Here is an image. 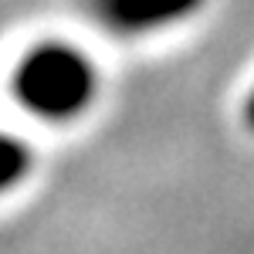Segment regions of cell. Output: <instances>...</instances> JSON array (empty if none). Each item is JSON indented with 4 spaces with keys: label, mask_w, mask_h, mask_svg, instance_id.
<instances>
[{
    "label": "cell",
    "mask_w": 254,
    "mask_h": 254,
    "mask_svg": "<svg viewBox=\"0 0 254 254\" xmlns=\"http://www.w3.org/2000/svg\"><path fill=\"white\" fill-rule=\"evenodd\" d=\"M207 0H92V14L105 31L142 38L196 17Z\"/></svg>",
    "instance_id": "2"
},
{
    "label": "cell",
    "mask_w": 254,
    "mask_h": 254,
    "mask_svg": "<svg viewBox=\"0 0 254 254\" xmlns=\"http://www.w3.org/2000/svg\"><path fill=\"white\" fill-rule=\"evenodd\" d=\"M10 92L27 116L41 122H75L98 98V68L78 44L44 38L24 48L10 68Z\"/></svg>",
    "instance_id": "1"
},
{
    "label": "cell",
    "mask_w": 254,
    "mask_h": 254,
    "mask_svg": "<svg viewBox=\"0 0 254 254\" xmlns=\"http://www.w3.org/2000/svg\"><path fill=\"white\" fill-rule=\"evenodd\" d=\"M34 170V149L14 132L0 129V196L14 193Z\"/></svg>",
    "instance_id": "3"
},
{
    "label": "cell",
    "mask_w": 254,
    "mask_h": 254,
    "mask_svg": "<svg viewBox=\"0 0 254 254\" xmlns=\"http://www.w3.org/2000/svg\"><path fill=\"white\" fill-rule=\"evenodd\" d=\"M244 122H248V129H254V85H251V92L244 95Z\"/></svg>",
    "instance_id": "4"
}]
</instances>
